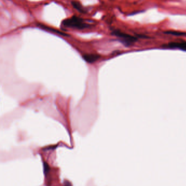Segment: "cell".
<instances>
[{
	"label": "cell",
	"instance_id": "cell-3",
	"mask_svg": "<svg viewBox=\"0 0 186 186\" xmlns=\"http://www.w3.org/2000/svg\"><path fill=\"white\" fill-rule=\"evenodd\" d=\"M84 60L88 63H93L98 60L100 56L97 54H86L83 56Z\"/></svg>",
	"mask_w": 186,
	"mask_h": 186
},
{
	"label": "cell",
	"instance_id": "cell-6",
	"mask_svg": "<svg viewBox=\"0 0 186 186\" xmlns=\"http://www.w3.org/2000/svg\"><path fill=\"white\" fill-rule=\"evenodd\" d=\"M172 47L174 48H180L181 49L186 50V43H172L170 45Z\"/></svg>",
	"mask_w": 186,
	"mask_h": 186
},
{
	"label": "cell",
	"instance_id": "cell-1",
	"mask_svg": "<svg viewBox=\"0 0 186 186\" xmlns=\"http://www.w3.org/2000/svg\"><path fill=\"white\" fill-rule=\"evenodd\" d=\"M95 24H93L91 20L78 17L73 15L69 18L66 19L61 23V27L64 29L83 30L92 27Z\"/></svg>",
	"mask_w": 186,
	"mask_h": 186
},
{
	"label": "cell",
	"instance_id": "cell-2",
	"mask_svg": "<svg viewBox=\"0 0 186 186\" xmlns=\"http://www.w3.org/2000/svg\"><path fill=\"white\" fill-rule=\"evenodd\" d=\"M112 34L118 38H120L125 43H131L134 40V38L129 36L127 34L122 33L118 30H113L112 32Z\"/></svg>",
	"mask_w": 186,
	"mask_h": 186
},
{
	"label": "cell",
	"instance_id": "cell-5",
	"mask_svg": "<svg viewBox=\"0 0 186 186\" xmlns=\"http://www.w3.org/2000/svg\"><path fill=\"white\" fill-rule=\"evenodd\" d=\"M38 26L40 27V28H42V29L47 30L48 31L52 32H53V33L59 34L62 35V36H66V34H65V33H62L61 32H60V31H57V30H56V29H53L52 28L49 27L47 26L44 25H42V24H38Z\"/></svg>",
	"mask_w": 186,
	"mask_h": 186
},
{
	"label": "cell",
	"instance_id": "cell-4",
	"mask_svg": "<svg viewBox=\"0 0 186 186\" xmlns=\"http://www.w3.org/2000/svg\"><path fill=\"white\" fill-rule=\"evenodd\" d=\"M71 4L74 8H75L78 11L80 12L81 13H86L87 12V10L85 8H84L83 5L79 1L74 0L71 2Z\"/></svg>",
	"mask_w": 186,
	"mask_h": 186
}]
</instances>
